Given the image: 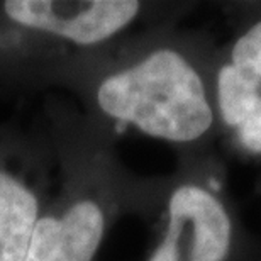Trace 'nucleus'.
<instances>
[{
  "label": "nucleus",
  "mask_w": 261,
  "mask_h": 261,
  "mask_svg": "<svg viewBox=\"0 0 261 261\" xmlns=\"http://www.w3.org/2000/svg\"><path fill=\"white\" fill-rule=\"evenodd\" d=\"M219 43L212 33L160 24L87 55L61 75L90 117L168 144L175 156L217 151L214 102Z\"/></svg>",
  "instance_id": "nucleus-1"
},
{
  "label": "nucleus",
  "mask_w": 261,
  "mask_h": 261,
  "mask_svg": "<svg viewBox=\"0 0 261 261\" xmlns=\"http://www.w3.org/2000/svg\"><path fill=\"white\" fill-rule=\"evenodd\" d=\"M43 127L55 149L56 180L24 261H95L121 219L154 221L166 175L130 170L117 153L116 130L61 98L46 102Z\"/></svg>",
  "instance_id": "nucleus-2"
},
{
  "label": "nucleus",
  "mask_w": 261,
  "mask_h": 261,
  "mask_svg": "<svg viewBox=\"0 0 261 261\" xmlns=\"http://www.w3.org/2000/svg\"><path fill=\"white\" fill-rule=\"evenodd\" d=\"M197 2L0 0V95L56 88L87 55L134 31L180 24Z\"/></svg>",
  "instance_id": "nucleus-3"
},
{
  "label": "nucleus",
  "mask_w": 261,
  "mask_h": 261,
  "mask_svg": "<svg viewBox=\"0 0 261 261\" xmlns=\"http://www.w3.org/2000/svg\"><path fill=\"white\" fill-rule=\"evenodd\" d=\"M151 227L144 261H261V236L243 221L219 151L176 158Z\"/></svg>",
  "instance_id": "nucleus-4"
},
{
  "label": "nucleus",
  "mask_w": 261,
  "mask_h": 261,
  "mask_svg": "<svg viewBox=\"0 0 261 261\" xmlns=\"http://www.w3.org/2000/svg\"><path fill=\"white\" fill-rule=\"evenodd\" d=\"M55 180L56 156L44 127L25 133L0 124V261H24Z\"/></svg>",
  "instance_id": "nucleus-5"
},
{
  "label": "nucleus",
  "mask_w": 261,
  "mask_h": 261,
  "mask_svg": "<svg viewBox=\"0 0 261 261\" xmlns=\"http://www.w3.org/2000/svg\"><path fill=\"white\" fill-rule=\"evenodd\" d=\"M219 143L229 156L261 166V92L219 56L214 75Z\"/></svg>",
  "instance_id": "nucleus-6"
},
{
  "label": "nucleus",
  "mask_w": 261,
  "mask_h": 261,
  "mask_svg": "<svg viewBox=\"0 0 261 261\" xmlns=\"http://www.w3.org/2000/svg\"><path fill=\"white\" fill-rule=\"evenodd\" d=\"M231 25V38L219 44V56L261 92V2L219 4Z\"/></svg>",
  "instance_id": "nucleus-7"
},
{
  "label": "nucleus",
  "mask_w": 261,
  "mask_h": 261,
  "mask_svg": "<svg viewBox=\"0 0 261 261\" xmlns=\"http://www.w3.org/2000/svg\"><path fill=\"white\" fill-rule=\"evenodd\" d=\"M253 195L256 198H261V170H259L258 176L253 181Z\"/></svg>",
  "instance_id": "nucleus-8"
}]
</instances>
